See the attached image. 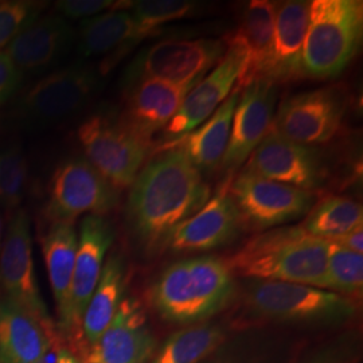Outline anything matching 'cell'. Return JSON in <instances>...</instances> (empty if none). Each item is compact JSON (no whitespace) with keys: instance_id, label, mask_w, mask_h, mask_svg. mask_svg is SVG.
<instances>
[{"instance_id":"1","label":"cell","mask_w":363,"mask_h":363,"mask_svg":"<svg viewBox=\"0 0 363 363\" xmlns=\"http://www.w3.org/2000/svg\"><path fill=\"white\" fill-rule=\"evenodd\" d=\"M210 199L202 172L178 148L164 150L140 169L130 184L127 220L145 249L167 247L175 229Z\"/></svg>"},{"instance_id":"2","label":"cell","mask_w":363,"mask_h":363,"mask_svg":"<svg viewBox=\"0 0 363 363\" xmlns=\"http://www.w3.org/2000/svg\"><path fill=\"white\" fill-rule=\"evenodd\" d=\"M328 249L300 225L283 226L255 235L225 262L233 276L325 289Z\"/></svg>"},{"instance_id":"3","label":"cell","mask_w":363,"mask_h":363,"mask_svg":"<svg viewBox=\"0 0 363 363\" xmlns=\"http://www.w3.org/2000/svg\"><path fill=\"white\" fill-rule=\"evenodd\" d=\"M234 294V276L225 259L213 256L171 264L152 286L157 312L174 323H194L223 308Z\"/></svg>"},{"instance_id":"4","label":"cell","mask_w":363,"mask_h":363,"mask_svg":"<svg viewBox=\"0 0 363 363\" xmlns=\"http://www.w3.org/2000/svg\"><path fill=\"white\" fill-rule=\"evenodd\" d=\"M362 37L361 0L311 1L303 49L304 77H337L359 52Z\"/></svg>"},{"instance_id":"5","label":"cell","mask_w":363,"mask_h":363,"mask_svg":"<svg viewBox=\"0 0 363 363\" xmlns=\"http://www.w3.org/2000/svg\"><path fill=\"white\" fill-rule=\"evenodd\" d=\"M86 160L117 190L130 187L152 151L112 111L96 112L86 117L77 130Z\"/></svg>"},{"instance_id":"6","label":"cell","mask_w":363,"mask_h":363,"mask_svg":"<svg viewBox=\"0 0 363 363\" xmlns=\"http://www.w3.org/2000/svg\"><path fill=\"white\" fill-rule=\"evenodd\" d=\"M247 311L280 322L349 318L357 308L352 298L303 284L256 280L244 295Z\"/></svg>"},{"instance_id":"7","label":"cell","mask_w":363,"mask_h":363,"mask_svg":"<svg viewBox=\"0 0 363 363\" xmlns=\"http://www.w3.org/2000/svg\"><path fill=\"white\" fill-rule=\"evenodd\" d=\"M228 193L244 228L268 230L298 220L318 202L315 191L301 190L241 169L228 184Z\"/></svg>"},{"instance_id":"8","label":"cell","mask_w":363,"mask_h":363,"mask_svg":"<svg viewBox=\"0 0 363 363\" xmlns=\"http://www.w3.org/2000/svg\"><path fill=\"white\" fill-rule=\"evenodd\" d=\"M225 52L222 39H163L135 57L127 67L124 85L147 78L195 84L218 65Z\"/></svg>"},{"instance_id":"9","label":"cell","mask_w":363,"mask_h":363,"mask_svg":"<svg viewBox=\"0 0 363 363\" xmlns=\"http://www.w3.org/2000/svg\"><path fill=\"white\" fill-rule=\"evenodd\" d=\"M101 72L91 64H73L39 79L19 103V116L33 127H48L74 115L100 86Z\"/></svg>"},{"instance_id":"10","label":"cell","mask_w":363,"mask_h":363,"mask_svg":"<svg viewBox=\"0 0 363 363\" xmlns=\"http://www.w3.org/2000/svg\"><path fill=\"white\" fill-rule=\"evenodd\" d=\"M117 203L118 190L86 157H70L52 172L43 211L50 222H74L82 214L105 216Z\"/></svg>"},{"instance_id":"11","label":"cell","mask_w":363,"mask_h":363,"mask_svg":"<svg viewBox=\"0 0 363 363\" xmlns=\"http://www.w3.org/2000/svg\"><path fill=\"white\" fill-rule=\"evenodd\" d=\"M0 286L6 300L33 315L43 327L57 335L46 304L40 296L33 257L30 218L25 210H15L0 252Z\"/></svg>"},{"instance_id":"12","label":"cell","mask_w":363,"mask_h":363,"mask_svg":"<svg viewBox=\"0 0 363 363\" xmlns=\"http://www.w3.org/2000/svg\"><path fill=\"white\" fill-rule=\"evenodd\" d=\"M347 109L346 94L337 86L303 91L286 97L273 117L272 128L295 143L330 142L340 128Z\"/></svg>"},{"instance_id":"13","label":"cell","mask_w":363,"mask_h":363,"mask_svg":"<svg viewBox=\"0 0 363 363\" xmlns=\"http://www.w3.org/2000/svg\"><path fill=\"white\" fill-rule=\"evenodd\" d=\"M242 169L308 191L320 189L327 181L325 159L315 147L288 140L273 128L247 157Z\"/></svg>"},{"instance_id":"14","label":"cell","mask_w":363,"mask_h":363,"mask_svg":"<svg viewBox=\"0 0 363 363\" xmlns=\"http://www.w3.org/2000/svg\"><path fill=\"white\" fill-rule=\"evenodd\" d=\"M277 85L268 78H259L241 91L234 109L230 139L220 167L233 172L242 167L272 128Z\"/></svg>"},{"instance_id":"15","label":"cell","mask_w":363,"mask_h":363,"mask_svg":"<svg viewBox=\"0 0 363 363\" xmlns=\"http://www.w3.org/2000/svg\"><path fill=\"white\" fill-rule=\"evenodd\" d=\"M113 238V226L105 216H86L81 222L69 306L70 337L76 342L82 340V318L100 281L105 256Z\"/></svg>"},{"instance_id":"16","label":"cell","mask_w":363,"mask_h":363,"mask_svg":"<svg viewBox=\"0 0 363 363\" xmlns=\"http://www.w3.org/2000/svg\"><path fill=\"white\" fill-rule=\"evenodd\" d=\"M244 67L245 55L235 48H226L218 65L186 94L181 108L163 130L164 142L182 138L206 121L229 97Z\"/></svg>"},{"instance_id":"17","label":"cell","mask_w":363,"mask_h":363,"mask_svg":"<svg viewBox=\"0 0 363 363\" xmlns=\"http://www.w3.org/2000/svg\"><path fill=\"white\" fill-rule=\"evenodd\" d=\"M195 84H171L150 78L135 81L125 85L120 117L140 139L152 144V136L166 128Z\"/></svg>"},{"instance_id":"18","label":"cell","mask_w":363,"mask_h":363,"mask_svg":"<svg viewBox=\"0 0 363 363\" xmlns=\"http://www.w3.org/2000/svg\"><path fill=\"white\" fill-rule=\"evenodd\" d=\"M154 337L142 304L133 298L121 300L111 325L91 345L85 363H145L154 351Z\"/></svg>"},{"instance_id":"19","label":"cell","mask_w":363,"mask_h":363,"mask_svg":"<svg viewBox=\"0 0 363 363\" xmlns=\"http://www.w3.org/2000/svg\"><path fill=\"white\" fill-rule=\"evenodd\" d=\"M276 3L268 0L249 1L240 22L222 40L226 48H235L245 55V67L234 89L242 91L249 84L265 78L272 55Z\"/></svg>"},{"instance_id":"20","label":"cell","mask_w":363,"mask_h":363,"mask_svg":"<svg viewBox=\"0 0 363 363\" xmlns=\"http://www.w3.org/2000/svg\"><path fill=\"white\" fill-rule=\"evenodd\" d=\"M241 228L240 213L226 186L175 229L167 247L175 252H206L229 244Z\"/></svg>"},{"instance_id":"21","label":"cell","mask_w":363,"mask_h":363,"mask_svg":"<svg viewBox=\"0 0 363 363\" xmlns=\"http://www.w3.org/2000/svg\"><path fill=\"white\" fill-rule=\"evenodd\" d=\"M76 40V30L61 15L40 16L6 48L22 74L40 73L65 57Z\"/></svg>"},{"instance_id":"22","label":"cell","mask_w":363,"mask_h":363,"mask_svg":"<svg viewBox=\"0 0 363 363\" xmlns=\"http://www.w3.org/2000/svg\"><path fill=\"white\" fill-rule=\"evenodd\" d=\"M310 3L304 0L276 3L272 55L265 76L276 85L304 78L303 49L308 28Z\"/></svg>"},{"instance_id":"23","label":"cell","mask_w":363,"mask_h":363,"mask_svg":"<svg viewBox=\"0 0 363 363\" xmlns=\"http://www.w3.org/2000/svg\"><path fill=\"white\" fill-rule=\"evenodd\" d=\"M241 91L233 89L229 97L218 106V109L195 130L182 138L164 142L154 148V154L178 148L184 152L196 169L202 174L217 169L228 150L234 109L238 103Z\"/></svg>"},{"instance_id":"24","label":"cell","mask_w":363,"mask_h":363,"mask_svg":"<svg viewBox=\"0 0 363 363\" xmlns=\"http://www.w3.org/2000/svg\"><path fill=\"white\" fill-rule=\"evenodd\" d=\"M77 247L78 234L74 222H50L42 240V249L57 304L58 327L66 337H70L69 306Z\"/></svg>"},{"instance_id":"25","label":"cell","mask_w":363,"mask_h":363,"mask_svg":"<svg viewBox=\"0 0 363 363\" xmlns=\"http://www.w3.org/2000/svg\"><path fill=\"white\" fill-rule=\"evenodd\" d=\"M57 339L33 315L0 300V354L9 363H46Z\"/></svg>"},{"instance_id":"26","label":"cell","mask_w":363,"mask_h":363,"mask_svg":"<svg viewBox=\"0 0 363 363\" xmlns=\"http://www.w3.org/2000/svg\"><path fill=\"white\" fill-rule=\"evenodd\" d=\"M76 39L81 57L91 58L113 52L108 62L111 64L145 38L130 10H118L84 19L76 31Z\"/></svg>"},{"instance_id":"27","label":"cell","mask_w":363,"mask_h":363,"mask_svg":"<svg viewBox=\"0 0 363 363\" xmlns=\"http://www.w3.org/2000/svg\"><path fill=\"white\" fill-rule=\"evenodd\" d=\"M124 264L120 256L106 259L100 281L96 286L82 318V342L91 347L113 320L124 292Z\"/></svg>"},{"instance_id":"28","label":"cell","mask_w":363,"mask_h":363,"mask_svg":"<svg viewBox=\"0 0 363 363\" xmlns=\"http://www.w3.org/2000/svg\"><path fill=\"white\" fill-rule=\"evenodd\" d=\"M361 225V203L347 196L331 195L318 201L300 226L313 237L331 241Z\"/></svg>"},{"instance_id":"29","label":"cell","mask_w":363,"mask_h":363,"mask_svg":"<svg viewBox=\"0 0 363 363\" xmlns=\"http://www.w3.org/2000/svg\"><path fill=\"white\" fill-rule=\"evenodd\" d=\"M225 340L217 325H195L175 333L157 351L151 363H199Z\"/></svg>"},{"instance_id":"30","label":"cell","mask_w":363,"mask_h":363,"mask_svg":"<svg viewBox=\"0 0 363 363\" xmlns=\"http://www.w3.org/2000/svg\"><path fill=\"white\" fill-rule=\"evenodd\" d=\"M203 4L190 0H144L133 1L130 13L143 33L144 38L159 37L167 23L191 18L203 10Z\"/></svg>"},{"instance_id":"31","label":"cell","mask_w":363,"mask_h":363,"mask_svg":"<svg viewBox=\"0 0 363 363\" xmlns=\"http://www.w3.org/2000/svg\"><path fill=\"white\" fill-rule=\"evenodd\" d=\"M325 291L340 296L361 298L363 289V255L330 242Z\"/></svg>"},{"instance_id":"32","label":"cell","mask_w":363,"mask_h":363,"mask_svg":"<svg viewBox=\"0 0 363 363\" xmlns=\"http://www.w3.org/2000/svg\"><path fill=\"white\" fill-rule=\"evenodd\" d=\"M28 164L23 150L10 145L0 150V206L15 210L23 201Z\"/></svg>"},{"instance_id":"33","label":"cell","mask_w":363,"mask_h":363,"mask_svg":"<svg viewBox=\"0 0 363 363\" xmlns=\"http://www.w3.org/2000/svg\"><path fill=\"white\" fill-rule=\"evenodd\" d=\"M46 6L48 3L30 0L0 1V52L40 18Z\"/></svg>"},{"instance_id":"34","label":"cell","mask_w":363,"mask_h":363,"mask_svg":"<svg viewBox=\"0 0 363 363\" xmlns=\"http://www.w3.org/2000/svg\"><path fill=\"white\" fill-rule=\"evenodd\" d=\"M133 1L130 0H61L54 4L58 15L69 19H89L93 16L118 11L130 10Z\"/></svg>"},{"instance_id":"35","label":"cell","mask_w":363,"mask_h":363,"mask_svg":"<svg viewBox=\"0 0 363 363\" xmlns=\"http://www.w3.org/2000/svg\"><path fill=\"white\" fill-rule=\"evenodd\" d=\"M23 74L6 52H0V105L4 104L19 89Z\"/></svg>"},{"instance_id":"36","label":"cell","mask_w":363,"mask_h":363,"mask_svg":"<svg viewBox=\"0 0 363 363\" xmlns=\"http://www.w3.org/2000/svg\"><path fill=\"white\" fill-rule=\"evenodd\" d=\"M328 242H333L337 247L347 249L354 253L362 255L363 252V225L352 229L349 233L343 234L340 237H337Z\"/></svg>"},{"instance_id":"37","label":"cell","mask_w":363,"mask_h":363,"mask_svg":"<svg viewBox=\"0 0 363 363\" xmlns=\"http://www.w3.org/2000/svg\"><path fill=\"white\" fill-rule=\"evenodd\" d=\"M55 363H85L67 347H60L55 355Z\"/></svg>"},{"instance_id":"38","label":"cell","mask_w":363,"mask_h":363,"mask_svg":"<svg viewBox=\"0 0 363 363\" xmlns=\"http://www.w3.org/2000/svg\"><path fill=\"white\" fill-rule=\"evenodd\" d=\"M303 363H337L335 359H331V358H318V359H313V361H310V362H303Z\"/></svg>"},{"instance_id":"39","label":"cell","mask_w":363,"mask_h":363,"mask_svg":"<svg viewBox=\"0 0 363 363\" xmlns=\"http://www.w3.org/2000/svg\"><path fill=\"white\" fill-rule=\"evenodd\" d=\"M3 233H4V230H3V218L0 216V252H1V247H3Z\"/></svg>"},{"instance_id":"40","label":"cell","mask_w":363,"mask_h":363,"mask_svg":"<svg viewBox=\"0 0 363 363\" xmlns=\"http://www.w3.org/2000/svg\"><path fill=\"white\" fill-rule=\"evenodd\" d=\"M0 363H9L6 359H4V358H3V355H1V354H0Z\"/></svg>"}]
</instances>
